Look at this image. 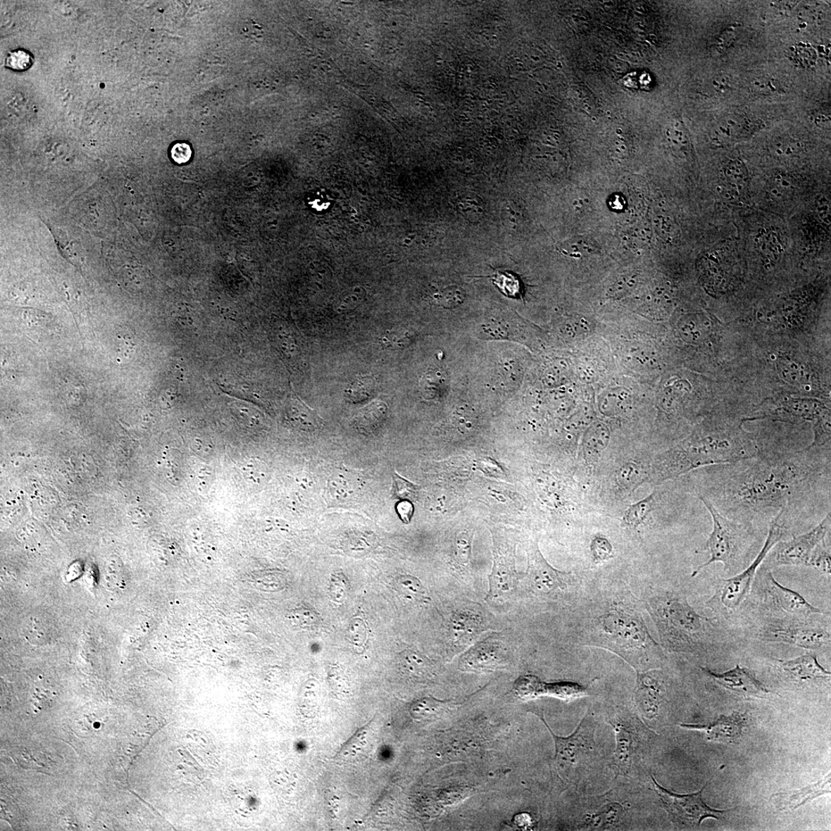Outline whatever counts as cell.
<instances>
[{"instance_id":"20","label":"cell","mask_w":831,"mask_h":831,"mask_svg":"<svg viewBox=\"0 0 831 831\" xmlns=\"http://www.w3.org/2000/svg\"><path fill=\"white\" fill-rule=\"evenodd\" d=\"M485 629L480 615L470 611H458L452 617L450 625L454 642L466 644L475 639Z\"/></svg>"},{"instance_id":"8","label":"cell","mask_w":831,"mask_h":831,"mask_svg":"<svg viewBox=\"0 0 831 831\" xmlns=\"http://www.w3.org/2000/svg\"><path fill=\"white\" fill-rule=\"evenodd\" d=\"M830 512L807 533L794 536L788 540H780L769 552V563L772 567L805 566L812 567L819 552L826 546L825 538L830 528Z\"/></svg>"},{"instance_id":"24","label":"cell","mask_w":831,"mask_h":831,"mask_svg":"<svg viewBox=\"0 0 831 831\" xmlns=\"http://www.w3.org/2000/svg\"><path fill=\"white\" fill-rule=\"evenodd\" d=\"M451 701H442L433 697H425L413 703L410 713L414 719L430 720L442 716L445 712L454 708Z\"/></svg>"},{"instance_id":"33","label":"cell","mask_w":831,"mask_h":831,"mask_svg":"<svg viewBox=\"0 0 831 831\" xmlns=\"http://www.w3.org/2000/svg\"><path fill=\"white\" fill-rule=\"evenodd\" d=\"M328 681L337 696L344 697L351 692V686L345 672L339 667H331L328 671Z\"/></svg>"},{"instance_id":"23","label":"cell","mask_w":831,"mask_h":831,"mask_svg":"<svg viewBox=\"0 0 831 831\" xmlns=\"http://www.w3.org/2000/svg\"><path fill=\"white\" fill-rule=\"evenodd\" d=\"M23 632L31 644H43L51 642L54 636L53 625L41 615H32L24 621Z\"/></svg>"},{"instance_id":"42","label":"cell","mask_w":831,"mask_h":831,"mask_svg":"<svg viewBox=\"0 0 831 831\" xmlns=\"http://www.w3.org/2000/svg\"><path fill=\"white\" fill-rule=\"evenodd\" d=\"M347 581L342 573H337L331 578L330 595L332 600L342 603L345 600L347 593Z\"/></svg>"},{"instance_id":"40","label":"cell","mask_w":831,"mask_h":831,"mask_svg":"<svg viewBox=\"0 0 831 831\" xmlns=\"http://www.w3.org/2000/svg\"><path fill=\"white\" fill-rule=\"evenodd\" d=\"M592 553L596 563L611 558L613 547L609 540L604 537H596L592 540Z\"/></svg>"},{"instance_id":"43","label":"cell","mask_w":831,"mask_h":831,"mask_svg":"<svg viewBox=\"0 0 831 831\" xmlns=\"http://www.w3.org/2000/svg\"><path fill=\"white\" fill-rule=\"evenodd\" d=\"M482 328H483L486 336L489 337L500 339L508 336V327L500 321H490L485 324Z\"/></svg>"},{"instance_id":"30","label":"cell","mask_w":831,"mask_h":831,"mask_svg":"<svg viewBox=\"0 0 831 831\" xmlns=\"http://www.w3.org/2000/svg\"><path fill=\"white\" fill-rule=\"evenodd\" d=\"M290 418L305 429H315L321 425V420L317 414L302 403L294 401L289 410Z\"/></svg>"},{"instance_id":"35","label":"cell","mask_w":831,"mask_h":831,"mask_svg":"<svg viewBox=\"0 0 831 831\" xmlns=\"http://www.w3.org/2000/svg\"><path fill=\"white\" fill-rule=\"evenodd\" d=\"M349 641L355 646L362 648L368 638L367 625L361 618L354 619L347 629Z\"/></svg>"},{"instance_id":"47","label":"cell","mask_w":831,"mask_h":831,"mask_svg":"<svg viewBox=\"0 0 831 831\" xmlns=\"http://www.w3.org/2000/svg\"><path fill=\"white\" fill-rule=\"evenodd\" d=\"M775 145V152L778 155H793L799 151V144L789 140L778 141Z\"/></svg>"},{"instance_id":"41","label":"cell","mask_w":831,"mask_h":831,"mask_svg":"<svg viewBox=\"0 0 831 831\" xmlns=\"http://www.w3.org/2000/svg\"><path fill=\"white\" fill-rule=\"evenodd\" d=\"M780 237L772 231L764 232L759 240L761 251L767 256H775L783 251Z\"/></svg>"},{"instance_id":"44","label":"cell","mask_w":831,"mask_h":831,"mask_svg":"<svg viewBox=\"0 0 831 831\" xmlns=\"http://www.w3.org/2000/svg\"><path fill=\"white\" fill-rule=\"evenodd\" d=\"M264 464L258 461H251L245 464L244 471L249 479L255 483H259L265 477Z\"/></svg>"},{"instance_id":"51","label":"cell","mask_w":831,"mask_h":831,"mask_svg":"<svg viewBox=\"0 0 831 831\" xmlns=\"http://www.w3.org/2000/svg\"><path fill=\"white\" fill-rule=\"evenodd\" d=\"M770 81L764 79L754 80L752 82V89L761 94H768L769 91L773 89L770 88Z\"/></svg>"},{"instance_id":"37","label":"cell","mask_w":831,"mask_h":831,"mask_svg":"<svg viewBox=\"0 0 831 831\" xmlns=\"http://www.w3.org/2000/svg\"><path fill=\"white\" fill-rule=\"evenodd\" d=\"M393 480L392 493L394 497L400 499V500H408V499L413 498L417 494L418 486L399 475L396 472H394Z\"/></svg>"},{"instance_id":"34","label":"cell","mask_w":831,"mask_h":831,"mask_svg":"<svg viewBox=\"0 0 831 831\" xmlns=\"http://www.w3.org/2000/svg\"><path fill=\"white\" fill-rule=\"evenodd\" d=\"M386 411V406L383 403H374L365 408L359 414L357 420L361 428L374 427V425L381 422Z\"/></svg>"},{"instance_id":"11","label":"cell","mask_w":831,"mask_h":831,"mask_svg":"<svg viewBox=\"0 0 831 831\" xmlns=\"http://www.w3.org/2000/svg\"><path fill=\"white\" fill-rule=\"evenodd\" d=\"M538 716L549 730L555 744V762L560 771H568L575 766L594 746L595 727L591 717H585L580 723L575 732L568 737L556 735L547 725L543 714Z\"/></svg>"},{"instance_id":"13","label":"cell","mask_w":831,"mask_h":831,"mask_svg":"<svg viewBox=\"0 0 831 831\" xmlns=\"http://www.w3.org/2000/svg\"><path fill=\"white\" fill-rule=\"evenodd\" d=\"M527 552V578L532 591L537 594L548 595L568 587L571 573L554 569L540 552L537 540L531 542Z\"/></svg>"},{"instance_id":"46","label":"cell","mask_w":831,"mask_h":831,"mask_svg":"<svg viewBox=\"0 0 831 831\" xmlns=\"http://www.w3.org/2000/svg\"><path fill=\"white\" fill-rule=\"evenodd\" d=\"M104 580L107 587L113 589H120L123 582L121 576V570L116 568H113V569H111V568H108Z\"/></svg>"},{"instance_id":"31","label":"cell","mask_w":831,"mask_h":831,"mask_svg":"<svg viewBox=\"0 0 831 831\" xmlns=\"http://www.w3.org/2000/svg\"><path fill=\"white\" fill-rule=\"evenodd\" d=\"M412 340L413 335L410 331L405 329H396L387 330L380 338V344L382 347L387 349V350H402V349L408 346Z\"/></svg>"},{"instance_id":"52","label":"cell","mask_w":831,"mask_h":831,"mask_svg":"<svg viewBox=\"0 0 831 831\" xmlns=\"http://www.w3.org/2000/svg\"><path fill=\"white\" fill-rule=\"evenodd\" d=\"M515 824H516L518 827L527 828L531 825V818L528 814H520V816H517L516 820H515Z\"/></svg>"},{"instance_id":"48","label":"cell","mask_w":831,"mask_h":831,"mask_svg":"<svg viewBox=\"0 0 831 831\" xmlns=\"http://www.w3.org/2000/svg\"><path fill=\"white\" fill-rule=\"evenodd\" d=\"M413 511V508L411 503L403 501L400 504H398L397 512L404 523H408L411 521Z\"/></svg>"},{"instance_id":"22","label":"cell","mask_w":831,"mask_h":831,"mask_svg":"<svg viewBox=\"0 0 831 831\" xmlns=\"http://www.w3.org/2000/svg\"><path fill=\"white\" fill-rule=\"evenodd\" d=\"M780 668L799 680L830 678V673L821 666L817 656L806 654L799 658L780 661Z\"/></svg>"},{"instance_id":"15","label":"cell","mask_w":831,"mask_h":831,"mask_svg":"<svg viewBox=\"0 0 831 831\" xmlns=\"http://www.w3.org/2000/svg\"><path fill=\"white\" fill-rule=\"evenodd\" d=\"M514 691L521 698H533L542 694H551L565 700L575 699L587 695V689L577 684L562 682L546 685L532 675L523 676L514 685Z\"/></svg>"},{"instance_id":"39","label":"cell","mask_w":831,"mask_h":831,"mask_svg":"<svg viewBox=\"0 0 831 831\" xmlns=\"http://www.w3.org/2000/svg\"><path fill=\"white\" fill-rule=\"evenodd\" d=\"M642 468H639L637 464L630 463L623 466L619 473V483L620 485L629 488L637 484V482L643 479Z\"/></svg>"},{"instance_id":"38","label":"cell","mask_w":831,"mask_h":831,"mask_svg":"<svg viewBox=\"0 0 831 831\" xmlns=\"http://www.w3.org/2000/svg\"><path fill=\"white\" fill-rule=\"evenodd\" d=\"M32 64L31 54L22 49H15V51L11 52L8 54L6 60L7 68L15 71L27 70Z\"/></svg>"},{"instance_id":"27","label":"cell","mask_w":831,"mask_h":831,"mask_svg":"<svg viewBox=\"0 0 831 831\" xmlns=\"http://www.w3.org/2000/svg\"><path fill=\"white\" fill-rule=\"evenodd\" d=\"M656 504V492L646 496L643 501L630 506L625 513V525L630 527L636 528L646 520L654 508Z\"/></svg>"},{"instance_id":"9","label":"cell","mask_w":831,"mask_h":831,"mask_svg":"<svg viewBox=\"0 0 831 831\" xmlns=\"http://www.w3.org/2000/svg\"><path fill=\"white\" fill-rule=\"evenodd\" d=\"M651 777L655 791L660 796L662 807L667 811L669 819L678 827H699L705 818L720 820L728 812L712 809L704 802L702 793L704 787L695 794H677L668 791L656 782L654 776Z\"/></svg>"},{"instance_id":"29","label":"cell","mask_w":831,"mask_h":831,"mask_svg":"<svg viewBox=\"0 0 831 831\" xmlns=\"http://www.w3.org/2000/svg\"><path fill=\"white\" fill-rule=\"evenodd\" d=\"M727 184L736 190H742L748 184V172L744 164L738 160L729 161L724 166Z\"/></svg>"},{"instance_id":"12","label":"cell","mask_w":831,"mask_h":831,"mask_svg":"<svg viewBox=\"0 0 831 831\" xmlns=\"http://www.w3.org/2000/svg\"><path fill=\"white\" fill-rule=\"evenodd\" d=\"M494 565L489 576L486 600L496 601L510 596L518 582L515 567V546L508 540L494 537Z\"/></svg>"},{"instance_id":"10","label":"cell","mask_w":831,"mask_h":831,"mask_svg":"<svg viewBox=\"0 0 831 831\" xmlns=\"http://www.w3.org/2000/svg\"><path fill=\"white\" fill-rule=\"evenodd\" d=\"M757 573L764 599L773 608L796 618L805 619L814 614H823L820 609L811 604L799 593L778 583L768 568L762 566Z\"/></svg>"},{"instance_id":"18","label":"cell","mask_w":831,"mask_h":831,"mask_svg":"<svg viewBox=\"0 0 831 831\" xmlns=\"http://www.w3.org/2000/svg\"><path fill=\"white\" fill-rule=\"evenodd\" d=\"M375 724L373 721L361 727L348 739L336 755L337 761L356 763L363 761L371 752L375 742Z\"/></svg>"},{"instance_id":"53","label":"cell","mask_w":831,"mask_h":831,"mask_svg":"<svg viewBox=\"0 0 831 831\" xmlns=\"http://www.w3.org/2000/svg\"><path fill=\"white\" fill-rule=\"evenodd\" d=\"M211 480V473L208 471H203L199 475V483L202 487H206L208 483Z\"/></svg>"},{"instance_id":"25","label":"cell","mask_w":831,"mask_h":831,"mask_svg":"<svg viewBox=\"0 0 831 831\" xmlns=\"http://www.w3.org/2000/svg\"><path fill=\"white\" fill-rule=\"evenodd\" d=\"M395 588L404 599L414 602H426L429 598L426 589L420 580L411 575L398 577Z\"/></svg>"},{"instance_id":"1","label":"cell","mask_w":831,"mask_h":831,"mask_svg":"<svg viewBox=\"0 0 831 831\" xmlns=\"http://www.w3.org/2000/svg\"><path fill=\"white\" fill-rule=\"evenodd\" d=\"M821 450L774 456L762 453L751 459L710 469V487L701 496L729 519L751 523L754 518L787 508L816 478ZM752 525V523H751Z\"/></svg>"},{"instance_id":"16","label":"cell","mask_w":831,"mask_h":831,"mask_svg":"<svg viewBox=\"0 0 831 831\" xmlns=\"http://www.w3.org/2000/svg\"><path fill=\"white\" fill-rule=\"evenodd\" d=\"M504 661L500 644L494 639H485L473 646L460 661V669L470 672H489L497 668Z\"/></svg>"},{"instance_id":"4","label":"cell","mask_w":831,"mask_h":831,"mask_svg":"<svg viewBox=\"0 0 831 831\" xmlns=\"http://www.w3.org/2000/svg\"><path fill=\"white\" fill-rule=\"evenodd\" d=\"M711 515L713 530L706 544L710 558L692 573V577L713 563H721L725 570L733 572L741 566L755 542L751 523L731 520L721 514L705 498L698 496Z\"/></svg>"},{"instance_id":"14","label":"cell","mask_w":831,"mask_h":831,"mask_svg":"<svg viewBox=\"0 0 831 831\" xmlns=\"http://www.w3.org/2000/svg\"><path fill=\"white\" fill-rule=\"evenodd\" d=\"M702 670L717 684L738 695L761 698L770 693L749 670L739 667V665L734 669L724 673H716L705 668Z\"/></svg>"},{"instance_id":"36","label":"cell","mask_w":831,"mask_h":831,"mask_svg":"<svg viewBox=\"0 0 831 831\" xmlns=\"http://www.w3.org/2000/svg\"><path fill=\"white\" fill-rule=\"evenodd\" d=\"M465 298L464 290L459 287H449L436 296V301L445 308H453L461 305Z\"/></svg>"},{"instance_id":"5","label":"cell","mask_w":831,"mask_h":831,"mask_svg":"<svg viewBox=\"0 0 831 831\" xmlns=\"http://www.w3.org/2000/svg\"><path fill=\"white\" fill-rule=\"evenodd\" d=\"M782 509L772 518L766 542L754 561L741 573L728 579H721L716 592L711 598L709 606L713 611L730 612L735 611L746 599L752 587L755 575L767 558L772 548L786 535L785 518L788 511Z\"/></svg>"},{"instance_id":"7","label":"cell","mask_w":831,"mask_h":831,"mask_svg":"<svg viewBox=\"0 0 831 831\" xmlns=\"http://www.w3.org/2000/svg\"><path fill=\"white\" fill-rule=\"evenodd\" d=\"M806 619L770 620L760 628L758 637L762 642L783 643L811 651L830 648V631Z\"/></svg>"},{"instance_id":"19","label":"cell","mask_w":831,"mask_h":831,"mask_svg":"<svg viewBox=\"0 0 831 831\" xmlns=\"http://www.w3.org/2000/svg\"><path fill=\"white\" fill-rule=\"evenodd\" d=\"M830 793V775L829 774L818 783L806 787L799 791L775 794L771 796L770 801L779 811H794L805 804L817 799L818 796Z\"/></svg>"},{"instance_id":"17","label":"cell","mask_w":831,"mask_h":831,"mask_svg":"<svg viewBox=\"0 0 831 831\" xmlns=\"http://www.w3.org/2000/svg\"><path fill=\"white\" fill-rule=\"evenodd\" d=\"M745 723V718L742 714L734 713L729 717L720 716L709 725H681L680 727L704 731L710 741L735 743L742 736Z\"/></svg>"},{"instance_id":"26","label":"cell","mask_w":831,"mask_h":831,"mask_svg":"<svg viewBox=\"0 0 831 831\" xmlns=\"http://www.w3.org/2000/svg\"><path fill=\"white\" fill-rule=\"evenodd\" d=\"M615 730L617 734V760L618 763L621 766V769L625 770L629 766L631 754L633 752V746L635 743V737L632 730H630L629 727L618 724H613Z\"/></svg>"},{"instance_id":"2","label":"cell","mask_w":831,"mask_h":831,"mask_svg":"<svg viewBox=\"0 0 831 831\" xmlns=\"http://www.w3.org/2000/svg\"><path fill=\"white\" fill-rule=\"evenodd\" d=\"M761 452L754 440L744 433L713 432L696 435L662 454L655 464L654 477L663 481L696 468L751 459Z\"/></svg>"},{"instance_id":"32","label":"cell","mask_w":831,"mask_h":831,"mask_svg":"<svg viewBox=\"0 0 831 831\" xmlns=\"http://www.w3.org/2000/svg\"><path fill=\"white\" fill-rule=\"evenodd\" d=\"M374 385L375 383L370 377L357 378L346 389V397L354 403L367 400L374 392Z\"/></svg>"},{"instance_id":"45","label":"cell","mask_w":831,"mask_h":831,"mask_svg":"<svg viewBox=\"0 0 831 831\" xmlns=\"http://www.w3.org/2000/svg\"><path fill=\"white\" fill-rule=\"evenodd\" d=\"M191 155H192V151H191L190 146L186 144H177L172 148L173 160L179 164L188 162Z\"/></svg>"},{"instance_id":"50","label":"cell","mask_w":831,"mask_h":831,"mask_svg":"<svg viewBox=\"0 0 831 831\" xmlns=\"http://www.w3.org/2000/svg\"><path fill=\"white\" fill-rule=\"evenodd\" d=\"M730 83L729 77L722 75V76H718L713 80V87L717 92L725 93L730 89Z\"/></svg>"},{"instance_id":"49","label":"cell","mask_w":831,"mask_h":831,"mask_svg":"<svg viewBox=\"0 0 831 831\" xmlns=\"http://www.w3.org/2000/svg\"><path fill=\"white\" fill-rule=\"evenodd\" d=\"M467 544L468 542L463 539H460L457 542V554H458L459 561L462 564L468 563L470 558V549Z\"/></svg>"},{"instance_id":"3","label":"cell","mask_w":831,"mask_h":831,"mask_svg":"<svg viewBox=\"0 0 831 831\" xmlns=\"http://www.w3.org/2000/svg\"><path fill=\"white\" fill-rule=\"evenodd\" d=\"M655 615L665 643L673 651L697 649L706 642L712 620L697 613L683 598L661 597Z\"/></svg>"},{"instance_id":"21","label":"cell","mask_w":831,"mask_h":831,"mask_svg":"<svg viewBox=\"0 0 831 831\" xmlns=\"http://www.w3.org/2000/svg\"><path fill=\"white\" fill-rule=\"evenodd\" d=\"M398 666L402 674L415 682L425 683L436 675L433 662L426 656L413 651L402 652L398 658Z\"/></svg>"},{"instance_id":"6","label":"cell","mask_w":831,"mask_h":831,"mask_svg":"<svg viewBox=\"0 0 831 831\" xmlns=\"http://www.w3.org/2000/svg\"><path fill=\"white\" fill-rule=\"evenodd\" d=\"M696 271L701 285L709 294H725L741 280L742 260L733 247L717 246L700 256Z\"/></svg>"},{"instance_id":"28","label":"cell","mask_w":831,"mask_h":831,"mask_svg":"<svg viewBox=\"0 0 831 831\" xmlns=\"http://www.w3.org/2000/svg\"><path fill=\"white\" fill-rule=\"evenodd\" d=\"M488 277L492 278L494 285L504 296L510 298H518L521 296L520 280L512 272L495 270L494 275Z\"/></svg>"}]
</instances>
